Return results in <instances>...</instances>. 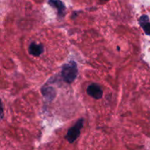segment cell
<instances>
[{
    "label": "cell",
    "mask_w": 150,
    "mask_h": 150,
    "mask_svg": "<svg viewBox=\"0 0 150 150\" xmlns=\"http://www.w3.org/2000/svg\"><path fill=\"white\" fill-rule=\"evenodd\" d=\"M49 4L57 9L59 16L61 17L64 16V12H65V6L60 0H50Z\"/></svg>",
    "instance_id": "6"
},
{
    "label": "cell",
    "mask_w": 150,
    "mask_h": 150,
    "mask_svg": "<svg viewBox=\"0 0 150 150\" xmlns=\"http://www.w3.org/2000/svg\"><path fill=\"white\" fill-rule=\"evenodd\" d=\"M78 75L77 64L74 61L64 64L62 70V76L67 83H70L75 81Z\"/></svg>",
    "instance_id": "1"
},
{
    "label": "cell",
    "mask_w": 150,
    "mask_h": 150,
    "mask_svg": "<svg viewBox=\"0 0 150 150\" xmlns=\"http://www.w3.org/2000/svg\"><path fill=\"white\" fill-rule=\"evenodd\" d=\"M139 23L145 33L147 35H150V22L149 21V17L146 15L142 16L139 18Z\"/></svg>",
    "instance_id": "5"
},
{
    "label": "cell",
    "mask_w": 150,
    "mask_h": 150,
    "mask_svg": "<svg viewBox=\"0 0 150 150\" xmlns=\"http://www.w3.org/2000/svg\"><path fill=\"white\" fill-rule=\"evenodd\" d=\"M42 92L43 96L46 98L47 100H52L56 96V91L55 89L53 87L51 86H48V87L43 88L42 89Z\"/></svg>",
    "instance_id": "7"
},
{
    "label": "cell",
    "mask_w": 150,
    "mask_h": 150,
    "mask_svg": "<svg viewBox=\"0 0 150 150\" xmlns=\"http://www.w3.org/2000/svg\"><path fill=\"white\" fill-rule=\"evenodd\" d=\"M44 51V47L42 44L32 42L29 46V53L33 57H39Z\"/></svg>",
    "instance_id": "4"
},
{
    "label": "cell",
    "mask_w": 150,
    "mask_h": 150,
    "mask_svg": "<svg viewBox=\"0 0 150 150\" xmlns=\"http://www.w3.org/2000/svg\"><path fill=\"white\" fill-rule=\"evenodd\" d=\"M87 94L95 99H101L103 96V90L98 83H92L87 88Z\"/></svg>",
    "instance_id": "3"
},
{
    "label": "cell",
    "mask_w": 150,
    "mask_h": 150,
    "mask_svg": "<svg viewBox=\"0 0 150 150\" xmlns=\"http://www.w3.org/2000/svg\"><path fill=\"white\" fill-rule=\"evenodd\" d=\"M83 125V119H80L76 123L73 127L69 129L67 135L65 136V139L68 141L70 143H73L76 139L80 136L81 130Z\"/></svg>",
    "instance_id": "2"
}]
</instances>
